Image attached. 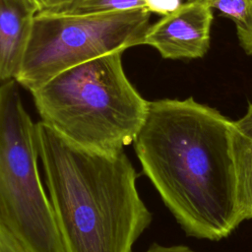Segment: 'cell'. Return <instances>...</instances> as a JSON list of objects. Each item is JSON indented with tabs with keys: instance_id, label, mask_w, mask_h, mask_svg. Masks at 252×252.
Wrapping results in <instances>:
<instances>
[{
	"instance_id": "7c38bea8",
	"label": "cell",
	"mask_w": 252,
	"mask_h": 252,
	"mask_svg": "<svg viewBox=\"0 0 252 252\" xmlns=\"http://www.w3.org/2000/svg\"><path fill=\"white\" fill-rule=\"evenodd\" d=\"M37 9V13L54 12L69 4L72 0H31Z\"/></svg>"
},
{
	"instance_id": "277c9868",
	"label": "cell",
	"mask_w": 252,
	"mask_h": 252,
	"mask_svg": "<svg viewBox=\"0 0 252 252\" xmlns=\"http://www.w3.org/2000/svg\"><path fill=\"white\" fill-rule=\"evenodd\" d=\"M36 123L15 79L0 86V225L25 252H64L38 172Z\"/></svg>"
},
{
	"instance_id": "5b68a950",
	"label": "cell",
	"mask_w": 252,
	"mask_h": 252,
	"mask_svg": "<svg viewBox=\"0 0 252 252\" xmlns=\"http://www.w3.org/2000/svg\"><path fill=\"white\" fill-rule=\"evenodd\" d=\"M150 17L146 8L85 16L36 13L15 80L32 93L71 67L142 45Z\"/></svg>"
},
{
	"instance_id": "9c48e42d",
	"label": "cell",
	"mask_w": 252,
	"mask_h": 252,
	"mask_svg": "<svg viewBox=\"0 0 252 252\" xmlns=\"http://www.w3.org/2000/svg\"><path fill=\"white\" fill-rule=\"evenodd\" d=\"M145 7V0H72L69 4L54 12L66 15H98Z\"/></svg>"
},
{
	"instance_id": "7a4b0ae2",
	"label": "cell",
	"mask_w": 252,
	"mask_h": 252,
	"mask_svg": "<svg viewBox=\"0 0 252 252\" xmlns=\"http://www.w3.org/2000/svg\"><path fill=\"white\" fill-rule=\"evenodd\" d=\"M36 143L63 251L132 252L152 214L126 154L82 148L42 121Z\"/></svg>"
},
{
	"instance_id": "ba28073f",
	"label": "cell",
	"mask_w": 252,
	"mask_h": 252,
	"mask_svg": "<svg viewBox=\"0 0 252 252\" xmlns=\"http://www.w3.org/2000/svg\"><path fill=\"white\" fill-rule=\"evenodd\" d=\"M230 150L239 210L244 220H252V100L246 113L231 121Z\"/></svg>"
},
{
	"instance_id": "30bf717a",
	"label": "cell",
	"mask_w": 252,
	"mask_h": 252,
	"mask_svg": "<svg viewBox=\"0 0 252 252\" xmlns=\"http://www.w3.org/2000/svg\"><path fill=\"white\" fill-rule=\"evenodd\" d=\"M213 9L233 21L239 42L252 34V1L251 0H215Z\"/></svg>"
},
{
	"instance_id": "9a60e30c",
	"label": "cell",
	"mask_w": 252,
	"mask_h": 252,
	"mask_svg": "<svg viewBox=\"0 0 252 252\" xmlns=\"http://www.w3.org/2000/svg\"><path fill=\"white\" fill-rule=\"evenodd\" d=\"M252 1V0H251ZM242 48L245 50V52L249 55L252 56V34L250 37H248L247 39H245L244 41L240 42Z\"/></svg>"
},
{
	"instance_id": "8fae6325",
	"label": "cell",
	"mask_w": 252,
	"mask_h": 252,
	"mask_svg": "<svg viewBox=\"0 0 252 252\" xmlns=\"http://www.w3.org/2000/svg\"><path fill=\"white\" fill-rule=\"evenodd\" d=\"M191 1V0H187ZM183 4V0H145V7L150 13L166 16Z\"/></svg>"
},
{
	"instance_id": "4fadbf2b",
	"label": "cell",
	"mask_w": 252,
	"mask_h": 252,
	"mask_svg": "<svg viewBox=\"0 0 252 252\" xmlns=\"http://www.w3.org/2000/svg\"><path fill=\"white\" fill-rule=\"evenodd\" d=\"M0 252H25L1 225H0Z\"/></svg>"
},
{
	"instance_id": "2e32d148",
	"label": "cell",
	"mask_w": 252,
	"mask_h": 252,
	"mask_svg": "<svg viewBox=\"0 0 252 252\" xmlns=\"http://www.w3.org/2000/svg\"><path fill=\"white\" fill-rule=\"evenodd\" d=\"M206 1H207V2H208V3H210V4H211V5H212V3H213V2H214V1H215V0H206Z\"/></svg>"
},
{
	"instance_id": "52a82bcc",
	"label": "cell",
	"mask_w": 252,
	"mask_h": 252,
	"mask_svg": "<svg viewBox=\"0 0 252 252\" xmlns=\"http://www.w3.org/2000/svg\"><path fill=\"white\" fill-rule=\"evenodd\" d=\"M36 13L31 0H0V82L16 79Z\"/></svg>"
},
{
	"instance_id": "3957f363",
	"label": "cell",
	"mask_w": 252,
	"mask_h": 252,
	"mask_svg": "<svg viewBox=\"0 0 252 252\" xmlns=\"http://www.w3.org/2000/svg\"><path fill=\"white\" fill-rule=\"evenodd\" d=\"M122 51L71 67L32 92L41 121L82 148L115 155L134 143L149 102L128 80Z\"/></svg>"
},
{
	"instance_id": "8992f818",
	"label": "cell",
	"mask_w": 252,
	"mask_h": 252,
	"mask_svg": "<svg viewBox=\"0 0 252 252\" xmlns=\"http://www.w3.org/2000/svg\"><path fill=\"white\" fill-rule=\"evenodd\" d=\"M213 20V7L206 0L187 1L151 25L144 44L165 59L201 58L210 47Z\"/></svg>"
},
{
	"instance_id": "5bb4252c",
	"label": "cell",
	"mask_w": 252,
	"mask_h": 252,
	"mask_svg": "<svg viewBox=\"0 0 252 252\" xmlns=\"http://www.w3.org/2000/svg\"><path fill=\"white\" fill-rule=\"evenodd\" d=\"M144 252H197V251H194L185 245L163 246V245L154 243Z\"/></svg>"
},
{
	"instance_id": "6da1fadb",
	"label": "cell",
	"mask_w": 252,
	"mask_h": 252,
	"mask_svg": "<svg viewBox=\"0 0 252 252\" xmlns=\"http://www.w3.org/2000/svg\"><path fill=\"white\" fill-rule=\"evenodd\" d=\"M231 121L185 99L149 102L134 141L143 172L187 235L220 240L243 221L230 150Z\"/></svg>"
}]
</instances>
